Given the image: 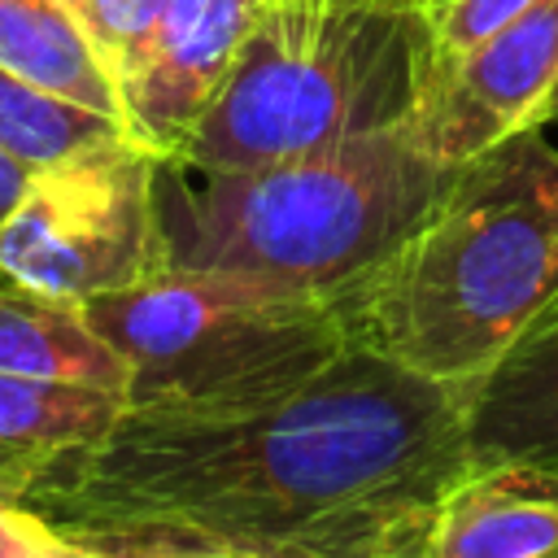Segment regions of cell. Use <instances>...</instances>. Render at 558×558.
<instances>
[{
    "label": "cell",
    "mask_w": 558,
    "mask_h": 558,
    "mask_svg": "<svg viewBox=\"0 0 558 558\" xmlns=\"http://www.w3.org/2000/svg\"><path fill=\"white\" fill-rule=\"evenodd\" d=\"M92 558H218V554H183V549H92Z\"/></svg>",
    "instance_id": "19"
},
{
    "label": "cell",
    "mask_w": 558,
    "mask_h": 558,
    "mask_svg": "<svg viewBox=\"0 0 558 558\" xmlns=\"http://www.w3.org/2000/svg\"><path fill=\"white\" fill-rule=\"evenodd\" d=\"M458 166L405 126L235 170L157 166V270L340 296L436 205Z\"/></svg>",
    "instance_id": "3"
},
{
    "label": "cell",
    "mask_w": 558,
    "mask_h": 558,
    "mask_svg": "<svg viewBox=\"0 0 558 558\" xmlns=\"http://www.w3.org/2000/svg\"><path fill=\"white\" fill-rule=\"evenodd\" d=\"M392 558H423V545H414V549H401V554H392Z\"/></svg>",
    "instance_id": "20"
},
{
    "label": "cell",
    "mask_w": 558,
    "mask_h": 558,
    "mask_svg": "<svg viewBox=\"0 0 558 558\" xmlns=\"http://www.w3.org/2000/svg\"><path fill=\"white\" fill-rule=\"evenodd\" d=\"M122 131V118L87 109L70 96H57L39 83L0 70V148L22 166L44 170Z\"/></svg>",
    "instance_id": "14"
},
{
    "label": "cell",
    "mask_w": 558,
    "mask_h": 558,
    "mask_svg": "<svg viewBox=\"0 0 558 558\" xmlns=\"http://www.w3.org/2000/svg\"><path fill=\"white\" fill-rule=\"evenodd\" d=\"M558 96V0H536L510 26L427 74L405 122L414 144L462 166L519 131L545 126Z\"/></svg>",
    "instance_id": "7"
},
{
    "label": "cell",
    "mask_w": 558,
    "mask_h": 558,
    "mask_svg": "<svg viewBox=\"0 0 558 558\" xmlns=\"http://www.w3.org/2000/svg\"><path fill=\"white\" fill-rule=\"evenodd\" d=\"M549 122H558V96H554V105H549ZM549 122H545V126H549Z\"/></svg>",
    "instance_id": "21"
},
{
    "label": "cell",
    "mask_w": 558,
    "mask_h": 558,
    "mask_svg": "<svg viewBox=\"0 0 558 558\" xmlns=\"http://www.w3.org/2000/svg\"><path fill=\"white\" fill-rule=\"evenodd\" d=\"M61 4L74 17V26L87 35L92 52L109 70L118 100H122L126 78L140 70V61L157 35L166 0H61Z\"/></svg>",
    "instance_id": "15"
},
{
    "label": "cell",
    "mask_w": 558,
    "mask_h": 558,
    "mask_svg": "<svg viewBox=\"0 0 558 558\" xmlns=\"http://www.w3.org/2000/svg\"><path fill=\"white\" fill-rule=\"evenodd\" d=\"M471 392L357 344L235 410H122L22 497L92 549L392 558L471 466Z\"/></svg>",
    "instance_id": "1"
},
{
    "label": "cell",
    "mask_w": 558,
    "mask_h": 558,
    "mask_svg": "<svg viewBox=\"0 0 558 558\" xmlns=\"http://www.w3.org/2000/svg\"><path fill=\"white\" fill-rule=\"evenodd\" d=\"M157 166L131 131L31 174L0 227V283L57 301L122 292L157 270Z\"/></svg>",
    "instance_id": "6"
},
{
    "label": "cell",
    "mask_w": 558,
    "mask_h": 558,
    "mask_svg": "<svg viewBox=\"0 0 558 558\" xmlns=\"http://www.w3.org/2000/svg\"><path fill=\"white\" fill-rule=\"evenodd\" d=\"M331 305L349 344L471 392L558 305V144L545 126L462 161Z\"/></svg>",
    "instance_id": "2"
},
{
    "label": "cell",
    "mask_w": 558,
    "mask_h": 558,
    "mask_svg": "<svg viewBox=\"0 0 558 558\" xmlns=\"http://www.w3.org/2000/svg\"><path fill=\"white\" fill-rule=\"evenodd\" d=\"M83 314L126 362V410L270 401L349 349L327 296L196 270H153L83 301Z\"/></svg>",
    "instance_id": "5"
},
{
    "label": "cell",
    "mask_w": 558,
    "mask_h": 558,
    "mask_svg": "<svg viewBox=\"0 0 558 558\" xmlns=\"http://www.w3.org/2000/svg\"><path fill=\"white\" fill-rule=\"evenodd\" d=\"M31 166H22L17 157H9L4 148H0V227L9 222V214L17 209V201H22V192H26V183H31Z\"/></svg>",
    "instance_id": "18"
},
{
    "label": "cell",
    "mask_w": 558,
    "mask_h": 558,
    "mask_svg": "<svg viewBox=\"0 0 558 558\" xmlns=\"http://www.w3.org/2000/svg\"><path fill=\"white\" fill-rule=\"evenodd\" d=\"M0 558H92V545L61 532L22 493L0 488Z\"/></svg>",
    "instance_id": "17"
},
{
    "label": "cell",
    "mask_w": 558,
    "mask_h": 558,
    "mask_svg": "<svg viewBox=\"0 0 558 558\" xmlns=\"http://www.w3.org/2000/svg\"><path fill=\"white\" fill-rule=\"evenodd\" d=\"M275 0H166L140 70L122 87V122L170 161Z\"/></svg>",
    "instance_id": "8"
},
{
    "label": "cell",
    "mask_w": 558,
    "mask_h": 558,
    "mask_svg": "<svg viewBox=\"0 0 558 558\" xmlns=\"http://www.w3.org/2000/svg\"><path fill=\"white\" fill-rule=\"evenodd\" d=\"M427 74L418 0H275L170 161L235 170L397 131Z\"/></svg>",
    "instance_id": "4"
},
{
    "label": "cell",
    "mask_w": 558,
    "mask_h": 558,
    "mask_svg": "<svg viewBox=\"0 0 558 558\" xmlns=\"http://www.w3.org/2000/svg\"><path fill=\"white\" fill-rule=\"evenodd\" d=\"M0 371L52 384L126 388V362L87 323L83 305L0 283Z\"/></svg>",
    "instance_id": "12"
},
{
    "label": "cell",
    "mask_w": 558,
    "mask_h": 558,
    "mask_svg": "<svg viewBox=\"0 0 558 558\" xmlns=\"http://www.w3.org/2000/svg\"><path fill=\"white\" fill-rule=\"evenodd\" d=\"M471 462H549L558 466V318L532 327L466 401Z\"/></svg>",
    "instance_id": "10"
},
{
    "label": "cell",
    "mask_w": 558,
    "mask_h": 558,
    "mask_svg": "<svg viewBox=\"0 0 558 558\" xmlns=\"http://www.w3.org/2000/svg\"><path fill=\"white\" fill-rule=\"evenodd\" d=\"M423 558H558V466L471 462L436 501Z\"/></svg>",
    "instance_id": "9"
},
{
    "label": "cell",
    "mask_w": 558,
    "mask_h": 558,
    "mask_svg": "<svg viewBox=\"0 0 558 558\" xmlns=\"http://www.w3.org/2000/svg\"><path fill=\"white\" fill-rule=\"evenodd\" d=\"M126 410L122 392L0 371V488L22 493L61 453L100 440Z\"/></svg>",
    "instance_id": "11"
},
{
    "label": "cell",
    "mask_w": 558,
    "mask_h": 558,
    "mask_svg": "<svg viewBox=\"0 0 558 558\" xmlns=\"http://www.w3.org/2000/svg\"><path fill=\"white\" fill-rule=\"evenodd\" d=\"M0 70L122 118L118 87L61 0H0ZM126 126V122H122Z\"/></svg>",
    "instance_id": "13"
},
{
    "label": "cell",
    "mask_w": 558,
    "mask_h": 558,
    "mask_svg": "<svg viewBox=\"0 0 558 558\" xmlns=\"http://www.w3.org/2000/svg\"><path fill=\"white\" fill-rule=\"evenodd\" d=\"M549 318H558V305H554V310H549V314H545V318H541V323H549ZM541 323H536V327H541Z\"/></svg>",
    "instance_id": "22"
},
{
    "label": "cell",
    "mask_w": 558,
    "mask_h": 558,
    "mask_svg": "<svg viewBox=\"0 0 558 558\" xmlns=\"http://www.w3.org/2000/svg\"><path fill=\"white\" fill-rule=\"evenodd\" d=\"M536 0H418L427 35H432V70L458 61L501 26H510L519 13H527Z\"/></svg>",
    "instance_id": "16"
}]
</instances>
